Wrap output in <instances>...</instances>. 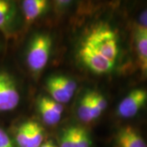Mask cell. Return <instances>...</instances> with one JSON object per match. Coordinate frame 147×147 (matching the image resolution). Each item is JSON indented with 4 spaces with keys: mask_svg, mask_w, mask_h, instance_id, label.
Returning <instances> with one entry per match:
<instances>
[{
    "mask_svg": "<svg viewBox=\"0 0 147 147\" xmlns=\"http://www.w3.org/2000/svg\"><path fill=\"white\" fill-rule=\"evenodd\" d=\"M84 42L115 63L119 55L118 38L110 27L100 26L95 28L88 34Z\"/></svg>",
    "mask_w": 147,
    "mask_h": 147,
    "instance_id": "1",
    "label": "cell"
},
{
    "mask_svg": "<svg viewBox=\"0 0 147 147\" xmlns=\"http://www.w3.org/2000/svg\"><path fill=\"white\" fill-rule=\"evenodd\" d=\"M52 38L45 34H38L33 38L28 48L26 61L29 68L34 73H38L46 66L49 60Z\"/></svg>",
    "mask_w": 147,
    "mask_h": 147,
    "instance_id": "2",
    "label": "cell"
},
{
    "mask_svg": "<svg viewBox=\"0 0 147 147\" xmlns=\"http://www.w3.org/2000/svg\"><path fill=\"white\" fill-rule=\"evenodd\" d=\"M20 102V92L10 74L0 71V113L15 110Z\"/></svg>",
    "mask_w": 147,
    "mask_h": 147,
    "instance_id": "3",
    "label": "cell"
},
{
    "mask_svg": "<svg viewBox=\"0 0 147 147\" xmlns=\"http://www.w3.org/2000/svg\"><path fill=\"white\" fill-rule=\"evenodd\" d=\"M79 56L82 62L91 71L97 74L110 73L115 65V62L103 57L84 42L79 48Z\"/></svg>",
    "mask_w": 147,
    "mask_h": 147,
    "instance_id": "4",
    "label": "cell"
},
{
    "mask_svg": "<svg viewBox=\"0 0 147 147\" xmlns=\"http://www.w3.org/2000/svg\"><path fill=\"white\" fill-rule=\"evenodd\" d=\"M44 131L38 123L27 121L21 123L16 131V143L18 147H38L42 144Z\"/></svg>",
    "mask_w": 147,
    "mask_h": 147,
    "instance_id": "5",
    "label": "cell"
},
{
    "mask_svg": "<svg viewBox=\"0 0 147 147\" xmlns=\"http://www.w3.org/2000/svg\"><path fill=\"white\" fill-rule=\"evenodd\" d=\"M146 101V90L142 88L132 90L119 104L117 108V115L123 119L134 117Z\"/></svg>",
    "mask_w": 147,
    "mask_h": 147,
    "instance_id": "6",
    "label": "cell"
},
{
    "mask_svg": "<svg viewBox=\"0 0 147 147\" xmlns=\"http://www.w3.org/2000/svg\"><path fill=\"white\" fill-rule=\"evenodd\" d=\"M38 109L42 120L47 125H55L58 123L64 110L62 104L46 96L38 99Z\"/></svg>",
    "mask_w": 147,
    "mask_h": 147,
    "instance_id": "7",
    "label": "cell"
},
{
    "mask_svg": "<svg viewBox=\"0 0 147 147\" xmlns=\"http://www.w3.org/2000/svg\"><path fill=\"white\" fill-rule=\"evenodd\" d=\"M115 147H147V144L134 127L126 126L118 131Z\"/></svg>",
    "mask_w": 147,
    "mask_h": 147,
    "instance_id": "8",
    "label": "cell"
},
{
    "mask_svg": "<svg viewBox=\"0 0 147 147\" xmlns=\"http://www.w3.org/2000/svg\"><path fill=\"white\" fill-rule=\"evenodd\" d=\"M16 16V7L13 3L7 0H0V32L9 34Z\"/></svg>",
    "mask_w": 147,
    "mask_h": 147,
    "instance_id": "9",
    "label": "cell"
},
{
    "mask_svg": "<svg viewBox=\"0 0 147 147\" xmlns=\"http://www.w3.org/2000/svg\"><path fill=\"white\" fill-rule=\"evenodd\" d=\"M23 12L28 22L36 20L45 11L47 7L46 0H26L22 3Z\"/></svg>",
    "mask_w": 147,
    "mask_h": 147,
    "instance_id": "10",
    "label": "cell"
},
{
    "mask_svg": "<svg viewBox=\"0 0 147 147\" xmlns=\"http://www.w3.org/2000/svg\"><path fill=\"white\" fill-rule=\"evenodd\" d=\"M46 88L49 95L51 96V99L57 101L60 104L67 103L71 99V97L64 91L59 84L55 81L53 77H50L46 82Z\"/></svg>",
    "mask_w": 147,
    "mask_h": 147,
    "instance_id": "11",
    "label": "cell"
},
{
    "mask_svg": "<svg viewBox=\"0 0 147 147\" xmlns=\"http://www.w3.org/2000/svg\"><path fill=\"white\" fill-rule=\"evenodd\" d=\"M135 43L142 61L147 60V28L137 26L135 30Z\"/></svg>",
    "mask_w": 147,
    "mask_h": 147,
    "instance_id": "12",
    "label": "cell"
},
{
    "mask_svg": "<svg viewBox=\"0 0 147 147\" xmlns=\"http://www.w3.org/2000/svg\"><path fill=\"white\" fill-rule=\"evenodd\" d=\"M77 113L79 119L84 123H90L92 121L90 105V92L84 94L79 100Z\"/></svg>",
    "mask_w": 147,
    "mask_h": 147,
    "instance_id": "13",
    "label": "cell"
},
{
    "mask_svg": "<svg viewBox=\"0 0 147 147\" xmlns=\"http://www.w3.org/2000/svg\"><path fill=\"white\" fill-rule=\"evenodd\" d=\"M53 78L55 79V81L59 84V86L62 88V89L67 93V94L72 97L73 95L75 92L76 90V83L74 81L73 79L67 78L65 76H61V75H58V76H53Z\"/></svg>",
    "mask_w": 147,
    "mask_h": 147,
    "instance_id": "14",
    "label": "cell"
},
{
    "mask_svg": "<svg viewBox=\"0 0 147 147\" xmlns=\"http://www.w3.org/2000/svg\"><path fill=\"white\" fill-rule=\"evenodd\" d=\"M75 147H90L91 139L89 134L84 128L74 126Z\"/></svg>",
    "mask_w": 147,
    "mask_h": 147,
    "instance_id": "15",
    "label": "cell"
},
{
    "mask_svg": "<svg viewBox=\"0 0 147 147\" xmlns=\"http://www.w3.org/2000/svg\"><path fill=\"white\" fill-rule=\"evenodd\" d=\"M60 147H75L74 126L69 127L63 131L60 139Z\"/></svg>",
    "mask_w": 147,
    "mask_h": 147,
    "instance_id": "16",
    "label": "cell"
},
{
    "mask_svg": "<svg viewBox=\"0 0 147 147\" xmlns=\"http://www.w3.org/2000/svg\"><path fill=\"white\" fill-rule=\"evenodd\" d=\"M0 147H15L10 136L2 127H0Z\"/></svg>",
    "mask_w": 147,
    "mask_h": 147,
    "instance_id": "17",
    "label": "cell"
},
{
    "mask_svg": "<svg viewBox=\"0 0 147 147\" xmlns=\"http://www.w3.org/2000/svg\"><path fill=\"white\" fill-rule=\"evenodd\" d=\"M139 22L140 26L147 28V9L142 11V14L139 16Z\"/></svg>",
    "mask_w": 147,
    "mask_h": 147,
    "instance_id": "18",
    "label": "cell"
},
{
    "mask_svg": "<svg viewBox=\"0 0 147 147\" xmlns=\"http://www.w3.org/2000/svg\"><path fill=\"white\" fill-rule=\"evenodd\" d=\"M38 147H57L54 144H53V142L52 141H48V142H45V143H43L40 146Z\"/></svg>",
    "mask_w": 147,
    "mask_h": 147,
    "instance_id": "19",
    "label": "cell"
},
{
    "mask_svg": "<svg viewBox=\"0 0 147 147\" xmlns=\"http://www.w3.org/2000/svg\"><path fill=\"white\" fill-rule=\"evenodd\" d=\"M142 68L144 74L147 75V60L146 61H142Z\"/></svg>",
    "mask_w": 147,
    "mask_h": 147,
    "instance_id": "20",
    "label": "cell"
},
{
    "mask_svg": "<svg viewBox=\"0 0 147 147\" xmlns=\"http://www.w3.org/2000/svg\"><path fill=\"white\" fill-rule=\"evenodd\" d=\"M1 47H2V44H1V41H0V50H1Z\"/></svg>",
    "mask_w": 147,
    "mask_h": 147,
    "instance_id": "21",
    "label": "cell"
}]
</instances>
